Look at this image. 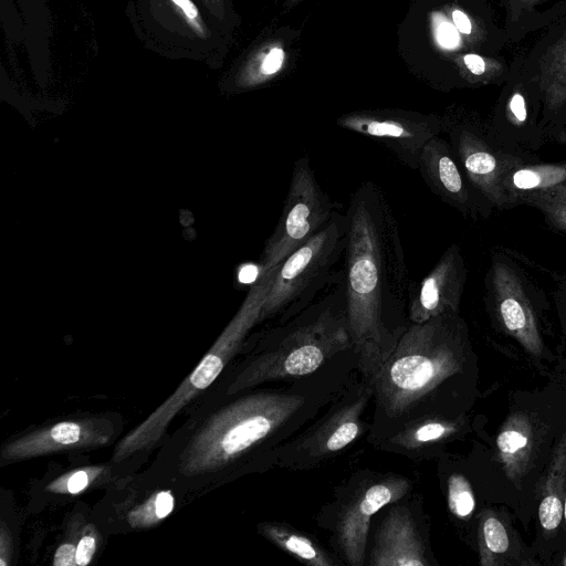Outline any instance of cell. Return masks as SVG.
<instances>
[{"label":"cell","mask_w":566,"mask_h":566,"mask_svg":"<svg viewBox=\"0 0 566 566\" xmlns=\"http://www.w3.org/2000/svg\"><path fill=\"white\" fill-rule=\"evenodd\" d=\"M113 434V423L104 418L63 420L6 443L0 457L3 462H13L55 452L91 449L106 444Z\"/></svg>","instance_id":"obj_13"},{"label":"cell","mask_w":566,"mask_h":566,"mask_svg":"<svg viewBox=\"0 0 566 566\" xmlns=\"http://www.w3.org/2000/svg\"><path fill=\"white\" fill-rule=\"evenodd\" d=\"M437 40L443 48L454 49L458 46L460 38L451 23L441 21L437 27Z\"/></svg>","instance_id":"obj_27"},{"label":"cell","mask_w":566,"mask_h":566,"mask_svg":"<svg viewBox=\"0 0 566 566\" xmlns=\"http://www.w3.org/2000/svg\"><path fill=\"white\" fill-rule=\"evenodd\" d=\"M339 126L377 140L402 165L417 170L424 145L438 136L439 122L386 113H356L343 116Z\"/></svg>","instance_id":"obj_12"},{"label":"cell","mask_w":566,"mask_h":566,"mask_svg":"<svg viewBox=\"0 0 566 566\" xmlns=\"http://www.w3.org/2000/svg\"><path fill=\"white\" fill-rule=\"evenodd\" d=\"M463 61L467 65V67L473 73V74H482L485 70V63L483 59L476 54H467L463 57Z\"/></svg>","instance_id":"obj_34"},{"label":"cell","mask_w":566,"mask_h":566,"mask_svg":"<svg viewBox=\"0 0 566 566\" xmlns=\"http://www.w3.org/2000/svg\"><path fill=\"white\" fill-rule=\"evenodd\" d=\"M444 488L451 515L458 521L469 520L475 510V497L469 480L460 472H450Z\"/></svg>","instance_id":"obj_23"},{"label":"cell","mask_w":566,"mask_h":566,"mask_svg":"<svg viewBox=\"0 0 566 566\" xmlns=\"http://www.w3.org/2000/svg\"><path fill=\"white\" fill-rule=\"evenodd\" d=\"M97 542L92 533H85L76 544L75 563L76 566H86L91 563L96 552Z\"/></svg>","instance_id":"obj_26"},{"label":"cell","mask_w":566,"mask_h":566,"mask_svg":"<svg viewBox=\"0 0 566 566\" xmlns=\"http://www.w3.org/2000/svg\"><path fill=\"white\" fill-rule=\"evenodd\" d=\"M346 308L353 349L366 378L388 357L410 325L411 280L397 219L384 190L361 182L346 209Z\"/></svg>","instance_id":"obj_1"},{"label":"cell","mask_w":566,"mask_h":566,"mask_svg":"<svg viewBox=\"0 0 566 566\" xmlns=\"http://www.w3.org/2000/svg\"><path fill=\"white\" fill-rule=\"evenodd\" d=\"M464 426L460 415H427L390 429L370 444L384 452L423 461L439 457Z\"/></svg>","instance_id":"obj_15"},{"label":"cell","mask_w":566,"mask_h":566,"mask_svg":"<svg viewBox=\"0 0 566 566\" xmlns=\"http://www.w3.org/2000/svg\"><path fill=\"white\" fill-rule=\"evenodd\" d=\"M374 390L360 374L354 378L308 424L277 447L270 467L292 471L319 468L367 439L373 418L366 411Z\"/></svg>","instance_id":"obj_6"},{"label":"cell","mask_w":566,"mask_h":566,"mask_svg":"<svg viewBox=\"0 0 566 566\" xmlns=\"http://www.w3.org/2000/svg\"><path fill=\"white\" fill-rule=\"evenodd\" d=\"M346 241V214L335 210L322 230L276 265L258 324L285 323L340 280L344 268H336L344 259Z\"/></svg>","instance_id":"obj_5"},{"label":"cell","mask_w":566,"mask_h":566,"mask_svg":"<svg viewBox=\"0 0 566 566\" xmlns=\"http://www.w3.org/2000/svg\"><path fill=\"white\" fill-rule=\"evenodd\" d=\"M536 424L524 411L509 416L496 440L499 461L507 478L520 481L527 472L536 447Z\"/></svg>","instance_id":"obj_19"},{"label":"cell","mask_w":566,"mask_h":566,"mask_svg":"<svg viewBox=\"0 0 566 566\" xmlns=\"http://www.w3.org/2000/svg\"><path fill=\"white\" fill-rule=\"evenodd\" d=\"M429 523L416 494L387 505L374 533L369 566H434Z\"/></svg>","instance_id":"obj_10"},{"label":"cell","mask_w":566,"mask_h":566,"mask_svg":"<svg viewBox=\"0 0 566 566\" xmlns=\"http://www.w3.org/2000/svg\"><path fill=\"white\" fill-rule=\"evenodd\" d=\"M410 478L360 470L336 489L318 513L317 523L331 533L333 552L347 566L366 564L373 518L387 505L412 492Z\"/></svg>","instance_id":"obj_7"},{"label":"cell","mask_w":566,"mask_h":566,"mask_svg":"<svg viewBox=\"0 0 566 566\" xmlns=\"http://www.w3.org/2000/svg\"><path fill=\"white\" fill-rule=\"evenodd\" d=\"M102 471V467L77 469L57 478L46 489L54 493L77 494L85 490Z\"/></svg>","instance_id":"obj_25"},{"label":"cell","mask_w":566,"mask_h":566,"mask_svg":"<svg viewBox=\"0 0 566 566\" xmlns=\"http://www.w3.org/2000/svg\"><path fill=\"white\" fill-rule=\"evenodd\" d=\"M467 268L458 244H451L431 271L418 283L411 282L408 318L420 324L446 312H460Z\"/></svg>","instance_id":"obj_14"},{"label":"cell","mask_w":566,"mask_h":566,"mask_svg":"<svg viewBox=\"0 0 566 566\" xmlns=\"http://www.w3.org/2000/svg\"><path fill=\"white\" fill-rule=\"evenodd\" d=\"M563 518H564L565 527H566V490H565V494H564V499H563Z\"/></svg>","instance_id":"obj_36"},{"label":"cell","mask_w":566,"mask_h":566,"mask_svg":"<svg viewBox=\"0 0 566 566\" xmlns=\"http://www.w3.org/2000/svg\"><path fill=\"white\" fill-rule=\"evenodd\" d=\"M11 556L12 536L4 522H2L0 528V565L6 566L10 564Z\"/></svg>","instance_id":"obj_29"},{"label":"cell","mask_w":566,"mask_h":566,"mask_svg":"<svg viewBox=\"0 0 566 566\" xmlns=\"http://www.w3.org/2000/svg\"><path fill=\"white\" fill-rule=\"evenodd\" d=\"M452 19L454 22L455 28L464 33L469 34L471 32V22L469 18L460 10H454L452 12Z\"/></svg>","instance_id":"obj_35"},{"label":"cell","mask_w":566,"mask_h":566,"mask_svg":"<svg viewBox=\"0 0 566 566\" xmlns=\"http://www.w3.org/2000/svg\"><path fill=\"white\" fill-rule=\"evenodd\" d=\"M417 170L436 196L464 217L476 218L485 214L478 201V197H482L468 181L449 142L439 135L424 145Z\"/></svg>","instance_id":"obj_16"},{"label":"cell","mask_w":566,"mask_h":566,"mask_svg":"<svg viewBox=\"0 0 566 566\" xmlns=\"http://www.w3.org/2000/svg\"><path fill=\"white\" fill-rule=\"evenodd\" d=\"M334 203L319 186L306 155L293 165L282 213L260 256V272L279 265L322 230L333 216Z\"/></svg>","instance_id":"obj_8"},{"label":"cell","mask_w":566,"mask_h":566,"mask_svg":"<svg viewBox=\"0 0 566 566\" xmlns=\"http://www.w3.org/2000/svg\"><path fill=\"white\" fill-rule=\"evenodd\" d=\"M566 490V429L562 434L538 488V520L546 533L558 530Z\"/></svg>","instance_id":"obj_21"},{"label":"cell","mask_w":566,"mask_h":566,"mask_svg":"<svg viewBox=\"0 0 566 566\" xmlns=\"http://www.w3.org/2000/svg\"><path fill=\"white\" fill-rule=\"evenodd\" d=\"M187 17V19L199 27V13L197 7L191 2V0H171Z\"/></svg>","instance_id":"obj_32"},{"label":"cell","mask_w":566,"mask_h":566,"mask_svg":"<svg viewBox=\"0 0 566 566\" xmlns=\"http://www.w3.org/2000/svg\"><path fill=\"white\" fill-rule=\"evenodd\" d=\"M284 59V52L280 48H273L264 57L262 62V72L264 74H272L276 72Z\"/></svg>","instance_id":"obj_30"},{"label":"cell","mask_w":566,"mask_h":566,"mask_svg":"<svg viewBox=\"0 0 566 566\" xmlns=\"http://www.w3.org/2000/svg\"><path fill=\"white\" fill-rule=\"evenodd\" d=\"M528 206L539 210L552 229L566 234V191L537 198Z\"/></svg>","instance_id":"obj_24"},{"label":"cell","mask_w":566,"mask_h":566,"mask_svg":"<svg viewBox=\"0 0 566 566\" xmlns=\"http://www.w3.org/2000/svg\"><path fill=\"white\" fill-rule=\"evenodd\" d=\"M256 345L227 395L308 376L354 350L344 275L301 313L263 331Z\"/></svg>","instance_id":"obj_3"},{"label":"cell","mask_w":566,"mask_h":566,"mask_svg":"<svg viewBox=\"0 0 566 566\" xmlns=\"http://www.w3.org/2000/svg\"><path fill=\"white\" fill-rule=\"evenodd\" d=\"M507 208L530 205L533 200L566 191V161L515 164L502 182Z\"/></svg>","instance_id":"obj_18"},{"label":"cell","mask_w":566,"mask_h":566,"mask_svg":"<svg viewBox=\"0 0 566 566\" xmlns=\"http://www.w3.org/2000/svg\"><path fill=\"white\" fill-rule=\"evenodd\" d=\"M175 497L170 491L163 490L150 495L142 504L133 509L128 523L135 528H147L158 524L172 512Z\"/></svg>","instance_id":"obj_22"},{"label":"cell","mask_w":566,"mask_h":566,"mask_svg":"<svg viewBox=\"0 0 566 566\" xmlns=\"http://www.w3.org/2000/svg\"><path fill=\"white\" fill-rule=\"evenodd\" d=\"M470 354L467 324L458 312L410 324L388 357L363 377L374 390L367 442L422 416L457 415L453 400Z\"/></svg>","instance_id":"obj_2"},{"label":"cell","mask_w":566,"mask_h":566,"mask_svg":"<svg viewBox=\"0 0 566 566\" xmlns=\"http://www.w3.org/2000/svg\"><path fill=\"white\" fill-rule=\"evenodd\" d=\"M449 144L464 176L482 199L497 209H507L502 182L525 155L509 153L464 127L450 130Z\"/></svg>","instance_id":"obj_11"},{"label":"cell","mask_w":566,"mask_h":566,"mask_svg":"<svg viewBox=\"0 0 566 566\" xmlns=\"http://www.w3.org/2000/svg\"><path fill=\"white\" fill-rule=\"evenodd\" d=\"M558 312L562 319L564 338L566 344V284L559 286L558 292L556 294Z\"/></svg>","instance_id":"obj_33"},{"label":"cell","mask_w":566,"mask_h":566,"mask_svg":"<svg viewBox=\"0 0 566 566\" xmlns=\"http://www.w3.org/2000/svg\"><path fill=\"white\" fill-rule=\"evenodd\" d=\"M532 287L531 281L510 258L493 254L485 276L488 308L505 334L530 355L541 357L545 347Z\"/></svg>","instance_id":"obj_9"},{"label":"cell","mask_w":566,"mask_h":566,"mask_svg":"<svg viewBox=\"0 0 566 566\" xmlns=\"http://www.w3.org/2000/svg\"><path fill=\"white\" fill-rule=\"evenodd\" d=\"M76 545L64 543L55 552L53 564L55 566H76L75 563Z\"/></svg>","instance_id":"obj_28"},{"label":"cell","mask_w":566,"mask_h":566,"mask_svg":"<svg viewBox=\"0 0 566 566\" xmlns=\"http://www.w3.org/2000/svg\"><path fill=\"white\" fill-rule=\"evenodd\" d=\"M481 566H533L534 559L507 518L493 509H483L478 525Z\"/></svg>","instance_id":"obj_17"},{"label":"cell","mask_w":566,"mask_h":566,"mask_svg":"<svg viewBox=\"0 0 566 566\" xmlns=\"http://www.w3.org/2000/svg\"><path fill=\"white\" fill-rule=\"evenodd\" d=\"M510 109L514 117L515 125L522 126L527 119V111L524 97L516 93L513 95L510 102Z\"/></svg>","instance_id":"obj_31"},{"label":"cell","mask_w":566,"mask_h":566,"mask_svg":"<svg viewBox=\"0 0 566 566\" xmlns=\"http://www.w3.org/2000/svg\"><path fill=\"white\" fill-rule=\"evenodd\" d=\"M275 270L276 266L260 273L259 280L250 289L233 318L197 367L159 407L116 444L112 455L114 462L126 460L138 451L156 446L175 416L217 379L242 348L252 327L258 324Z\"/></svg>","instance_id":"obj_4"},{"label":"cell","mask_w":566,"mask_h":566,"mask_svg":"<svg viewBox=\"0 0 566 566\" xmlns=\"http://www.w3.org/2000/svg\"><path fill=\"white\" fill-rule=\"evenodd\" d=\"M259 533L281 551L308 566H339L343 560L315 538L289 524L268 521L258 526Z\"/></svg>","instance_id":"obj_20"},{"label":"cell","mask_w":566,"mask_h":566,"mask_svg":"<svg viewBox=\"0 0 566 566\" xmlns=\"http://www.w3.org/2000/svg\"><path fill=\"white\" fill-rule=\"evenodd\" d=\"M559 564H560V565H563V566H566V553H565V555L563 556V558H562V560H560V563H559Z\"/></svg>","instance_id":"obj_37"}]
</instances>
